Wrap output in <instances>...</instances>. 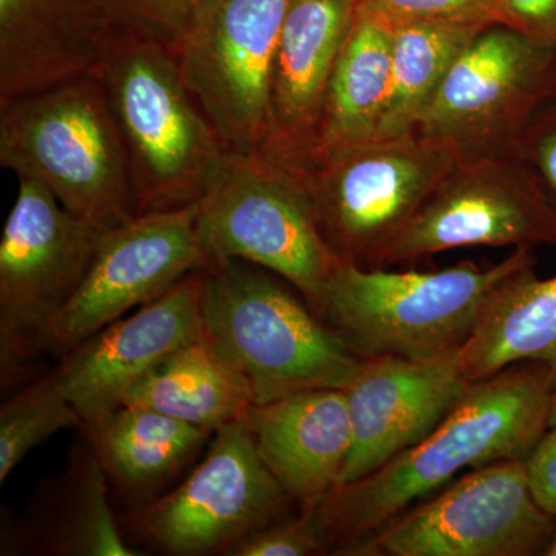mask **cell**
Returning a JSON list of instances; mask_svg holds the SVG:
<instances>
[{"mask_svg": "<svg viewBox=\"0 0 556 556\" xmlns=\"http://www.w3.org/2000/svg\"><path fill=\"white\" fill-rule=\"evenodd\" d=\"M544 556H556V529L554 535H552L551 541H548L546 551L543 552Z\"/></svg>", "mask_w": 556, "mask_h": 556, "instance_id": "34", "label": "cell"}, {"mask_svg": "<svg viewBox=\"0 0 556 556\" xmlns=\"http://www.w3.org/2000/svg\"><path fill=\"white\" fill-rule=\"evenodd\" d=\"M87 431L109 477L138 495L166 484L215 433L134 405H123Z\"/></svg>", "mask_w": 556, "mask_h": 556, "instance_id": "24", "label": "cell"}, {"mask_svg": "<svg viewBox=\"0 0 556 556\" xmlns=\"http://www.w3.org/2000/svg\"><path fill=\"white\" fill-rule=\"evenodd\" d=\"M356 7L391 31L415 22L506 25L500 0H356Z\"/></svg>", "mask_w": 556, "mask_h": 556, "instance_id": "27", "label": "cell"}, {"mask_svg": "<svg viewBox=\"0 0 556 556\" xmlns=\"http://www.w3.org/2000/svg\"><path fill=\"white\" fill-rule=\"evenodd\" d=\"M555 529L556 517L540 507L530 490L526 459H504L471 468L343 555H543Z\"/></svg>", "mask_w": 556, "mask_h": 556, "instance_id": "8", "label": "cell"}, {"mask_svg": "<svg viewBox=\"0 0 556 556\" xmlns=\"http://www.w3.org/2000/svg\"><path fill=\"white\" fill-rule=\"evenodd\" d=\"M0 164L100 230L138 215L129 160L97 73L0 102Z\"/></svg>", "mask_w": 556, "mask_h": 556, "instance_id": "3", "label": "cell"}, {"mask_svg": "<svg viewBox=\"0 0 556 556\" xmlns=\"http://www.w3.org/2000/svg\"><path fill=\"white\" fill-rule=\"evenodd\" d=\"M485 28L415 22L393 30L390 86L375 139L415 134L453 62Z\"/></svg>", "mask_w": 556, "mask_h": 556, "instance_id": "25", "label": "cell"}, {"mask_svg": "<svg viewBox=\"0 0 556 556\" xmlns=\"http://www.w3.org/2000/svg\"><path fill=\"white\" fill-rule=\"evenodd\" d=\"M98 78L115 116L138 215L199 203L228 156L170 47L113 28Z\"/></svg>", "mask_w": 556, "mask_h": 556, "instance_id": "2", "label": "cell"}, {"mask_svg": "<svg viewBox=\"0 0 556 556\" xmlns=\"http://www.w3.org/2000/svg\"><path fill=\"white\" fill-rule=\"evenodd\" d=\"M84 426L79 413L56 386L54 376L36 380L0 407V482L24 457L65 428Z\"/></svg>", "mask_w": 556, "mask_h": 556, "instance_id": "26", "label": "cell"}, {"mask_svg": "<svg viewBox=\"0 0 556 556\" xmlns=\"http://www.w3.org/2000/svg\"><path fill=\"white\" fill-rule=\"evenodd\" d=\"M526 470L536 503L556 517V427H548L538 441L526 459Z\"/></svg>", "mask_w": 556, "mask_h": 556, "instance_id": "32", "label": "cell"}, {"mask_svg": "<svg viewBox=\"0 0 556 556\" xmlns=\"http://www.w3.org/2000/svg\"><path fill=\"white\" fill-rule=\"evenodd\" d=\"M204 0H101L110 24L170 47H177Z\"/></svg>", "mask_w": 556, "mask_h": 556, "instance_id": "28", "label": "cell"}, {"mask_svg": "<svg viewBox=\"0 0 556 556\" xmlns=\"http://www.w3.org/2000/svg\"><path fill=\"white\" fill-rule=\"evenodd\" d=\"M471 383L460 351L433 358H364L345 390L353 445L339 485L367 477L426 439Z\"/></svg>", "mask_w": 556, "mask_h": 556, "instance_id": "16", "label": "cell"}, {"mask_svg": "<svg viewBox=\"0 0 556 556\" xmlns=\"http://www.w3.org/2000/svg\"><path fill=\"white\" fill-rule=\"evenodd\" d=\"M260 456L302 510L339 485L353 426L345 390L320 388L255 404L247 416Z\"/></svg>", "mask_w": 556, "mask_h": 556, "instance_id": "18", "label": "cell"}, {"mask_svg": "<svg viewBox=\"0 0 556 556\" xmlns=\"http://www.w3.org/2000/svg\"><path fill=\"white\" fill-rule=\"evenodd\" d=\"M289 0H204L175 47L182 79L223 144L263 153Z\"/></svg>", "mask_w": 556, "mask_h": 556, "instance_id": "9", "label": "cell"}, {"mask_svg": "<svg viewBox=\"0 0 556 556\" xmlns=\"http://www.w3.org/2000/svg\"><path fill=\"white\" fill-rule=\"evenodd\" d=\"M268 273L236 258L201 268L204 338L239 369L254 405L320 388L346 390L364 357Z\"/></svg>", "mask_w": 556, "mask_h": 556, "instance_id": "4", "label": "cell"}, {"mask_svg": "<svg viewBox=\"0 0 556 556\" xmlns=\"http://www.w3.org/2000/svg\"><path fill=\"white\" fill-rule=\"evenodd\" d=\"M504 24L556 47V0H500Z\"/></svg>", "mask_w": 556, "mask_h": 556, "instance_id": "31", "label": "cell"}, {"mask_svg": "<svg viewBox=\"0 0 556 556\" xmlns=\"http://www.w3.org/2000/svg\"><path fill=\"white\" fill-rule=\"evenodd\" d=\"M328 551L314 510L295 518H280L241 540L230 556H311Z\"/></svg>", "mask_w": 556, "mask_h": 556, "instance_id": "29", "label": "cell"}, {"mask_svg": "<svg viewBox=\"0 0 556 556\" xmlns=\"http://www.w3.org/2000/svg\"><path fill=\"white\" fill-rule=\"evenodd\" d=\"M554 90L556 47L493 25L453 62L416 131L482 155L504 131L515 142Z\"/></svg>", "mask_w": 556, "mask_h": 556, "instance_id": "14", "label": "cell"}, {"mask_svg": "<svg viewBox=\"0 0 556 556\" xmlns=\"http://www.w3.org/2000/svg\"><path fill=\"white\" fill-rule=\"evenodd\" d=\"M391 47L393 31L356 7L353 27L329 79L308 166L376 138L390 86Z\"/></svg>", "mask_w": 556, "mask_h": 556, "instance_id": "22", "label": "cell"}, {"mask_svg": "<svg viewBox=\"0 0 556 556\" xmlns=\"http://www.w3.org/2000/svg\"><path fill=\"white\" fill-rule=\"evenodd\" d=\"M356 17V0H289L270 80L262 155L300 170L316 144L329 79Z\"/></svg>", "mask_w": 556, "mask_h": 556, "instance_id": "17", "label": "cell"}, {"mask_svg": "<svg viewBox=\"0 0 556 556\" xmlns=\"http://www.w3.org/2000/svg\"><path fill=\"white\" fill-rule=\"evenodd\" d=\"M555 388L551 369L536 362L471 383L426 439L324 497L314 514L327 548L343 555L466 468L527 459L548 428Z\"/></svg>", "mask_w": 556, "mask_h": 556, "instance_id": "1", "label": "cell"}, {"mask_svg": "<svg viewBox=\"0 0 556 556\" xmlns=\"http://www.w3.org/2000/svg\"><path fill=\"white\" fill-rule=\"evenodd\" d=\"M208 265L197 233V203L139 214L104 230L83 283L39 342L64 357L84 340Z\"/></svg>", "mask_w": 556, "mask_h": 556, "instance_id": "13", "label": "cell"}, {"mask_svg": "<svg viewBox=\"0 0 556 556\" xmlns=\"http://www.w3.org/2000/svg\"><path fill=\"white\" fill-rule=\"evenodd\" d=\"M470 247H556L554 207L514 146L463 156L369 268Z\"/></svg>", "mask_w": 556, "mask_h": 556, "instance_id": "10", "label": "cell"}, {"mask_svg": "<svg viewBox=\"0 0 556 556\" xmlns=\"http://www.w3.org/2000/svg\"><path fill=\"white\" fill-rule=\"evenodd\" d=\"M102 232L36 179L20 178L0 240L3 376L39 353L40 339L89 273Z\"/></svg>", "mask_w": 556, "mask_h": 556, "instance_id": "11", "label": "cell"}, {"mask_svg": "<svg viewBox=\"0 0 556 556\" xmlns=\"http://www.w3.org/2000/svg\"><path fill=\"white\" fill-rule=\"evenodd\" d=\"M123 405L215 431L247 419L254 397L239 369L203 336L156 365L131 388Z\"/></svg>", "mask_w": 556, "mask_h": 556, "instance_id": "23", "label": "cell"}, {"mask_svg": "<svg viewBox=\"0 0 556 556\" xmlns=\"http://www.w3.org/2000/svg\"><path fill=\"white\" fill-rule=\"evenodd\" d=\"M22 551L47 556H135L109 503L108 471L91 442L36 490L21 526Z\"/></svg>", "mask_w": 556, "mask_h": 556, "instance_id": "20", "label": "cell"}, {"mask_svg": "<svg viewBox=\"0 0 556 556\" xmlns=\"http://www.w3.org/2000/svg\"><path fill=\"white\" fill-rule=\"evenodd\" d=\"M548 427H556V388L552 394L551 409H548Z\"/></svg>", "mask_w": 556, "mask_h": 556, "instance_id": "33", "label": "cell"}, {"mask_svg": "<svg viewBox=\"0 0 556 556\" xmlns=\"http://www.w3.org/2000/svg\"><path fill=\"white\" fill-rule=\"evenodd\" d=\"M201 269L137 313L121 317L61 358L53 372L84 426L123 407L124 399L164 358L203 338Z\"/></svg>", "mask_w": 556, "mask_h": 556, "instance_id": "15", "label": "cell"}, {"mask_svg": "<svg viewBox=\"0 0 556 556\" xmlns=\"http://www.w3.org/2000/svg\"><path fill=\"white\" fill-rule=\"evenodd\" d=\"M514 148L529 163L556 214V90L538 105Z\"/></svg>", "mask_w": 556, "mask_h": 556, "instance_id": "30", "label": "cell"}, {"mask_svg": "<svg viewBox=\"0 0 556 556\" xmlns=\"http://www.w3.org/2000/svg\"><path fill=\"white\" fill-rule=\"evenodd\" d=\"M463 156L452 142L415 131L362 142L295 172L332 251L372 266Z\"/></svg>", "mask_w": 556, "mask_h": 556, "instance_id": "7", "label": "cell"}, {"mask_svg": "<svg viewBox=\"0 0 556 556\" xmlns=\"http://www.w3.org/2000/svg\"><path fill=\"white\" fill-rule=\"evenodd\" d=\"M197 233L208 262L236 258L269 270L314 313L342 262L318 228L302 177L262 153H228L197 203Z\"/></svg>", "mask_w": 556, "mask_h": 556, "instance_id": "6", "label": "cell"}, {"mask_svg": "<svg viewBox=\"0 0 556 556\" xmlns=\"http://www.w3.org/2000/svg\"><path fill=\"white\" fill-rule=\"evenodd\" d=\"M530 251L515 249L492 268L463 262L434 273H393L342 260L316 314L364 358L444 356L470 340L501 283L535 262Z\"/></svg>", "mask_w": 556, "mask_h": 556, "instance_id": "5", "label": "cell"}, {"mask_svg": "<svg viewBox=\"0 0 556 556\" xmlns=\"http://www.w3.org/2000/svg\"><path fill=\"white\" fill-rule=\"evenodd\" d=\"M535 263L501 283L460 350L471 382L525 362L546 365L556 382V276L538 277Z\"/></svg>", "mask_w": 556, "mask_h": 556, "instance_id": "21", "label": "cell"}, {"mask_svg": "<svg viewBox=\"0 0 556 556\" xmlns=\"http://www.w3.org/2000/svg\"><path fill=\"white\" fill-rule=\"evenodd\" d=\"M294 503L255 447L247 419L215 430L203 463L141 515L149 543L164 554H228Z\"/></svg>", "mask_w": 556, "mask_h": 556, "instance_id": "12", "label": "cell"}, {"mask_svg": "<svg viewBox=\"0 0 556 556\" xmlns=\"http://www.w3.org/2000/svg\"><path fill=\"white\" fill-rule=\"evenodd\" d=\"M113 28L101 0H0V102L93 73Z\"/></svg>", "mask_w": 556, "mask_h": 556, "instance_id": "19", "label": "cell"}]
</instances>
